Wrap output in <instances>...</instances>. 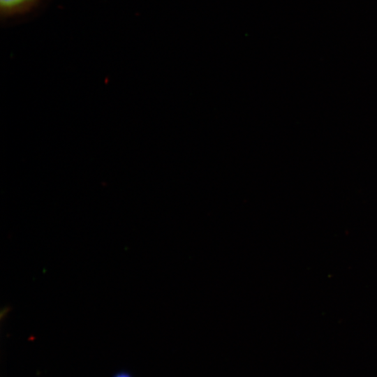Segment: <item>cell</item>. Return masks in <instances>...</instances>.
<instances>
[{
	"label": "cell",
	"instance_id": "cell-2",
	"mask_svg": "<svg viewBox=\"0 0 377 377\" xmlns=\"http://www.w3.org/2000/svg\"><path fill=\"white\" fill-rule=\"evenodd\" d=\"M113 377H133L129 373L126 371H120L115 374Z\"/></svg>",
	"mask_w": 377,
	"mask_h": 377
},
{
	"label": "cell",
	"instance_id": "cell-1",
	"mask_svg": "<svg viewBox=\"0 0 377 377\" xmlns=\"http://www.w3.org/2000/svg\"><path fill=\"white\" fill-rule=\"evenodd\" d=\"M40 0H0L2 17L24 14L33 9Z\"/></svg>",
	"mask_w": 377,
	"mask_h": 377
}]
</instances>
